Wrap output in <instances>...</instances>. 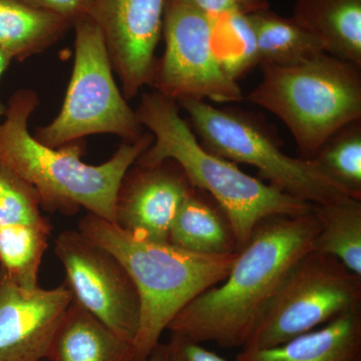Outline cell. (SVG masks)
<instances>
[{
	"mask_svg": "<svg viewBox=\"0 0 361 361\" xmlns=\"http://www.w3.org/2000/svg\"><path fill=\"white\" fill-rule=\"evenodd\" d=\"M32 90H20L9 99L0 122V161L37 190L42 209L71 216L85 208L115 224V203L126 173L153 144L152 133L135 142H123L101 165H89L85 139L49 148L28 130L30 116L39 106Z\"/></svg>",
	"mask_w": 361,
	"mask_h": 361,
	"instance_id": "cell-2",
	"label": "cell"
},
{
	"mask_svg": "<svg viewBox=\"0 0 361 361\" xmlns=\"http://www.w3.org/2000/svg\"><path fill=\"white\" fill-rule=\"evenodd\" d=\"M28 6L58 14L73 21L90 16L92 0H21Z\"/></svg>",
	"mask_w": 361,
	"mask_h": 361,
	"instance_id": "cell-25",
	"label": "cell"
},
{
	"mask_svg": "<svg viewBox=\"0 0 361 361\" xmlns=\"http://www.w3.org/2000/svg\"><path fill=\"white\" fill-rule=\"evenodd\" d=\"M177 104L190 116L204 148L232 163L257 169L263 179L285 193L311 205L348 197L360 199L327 177L314 160L286 155L277 140L251 116L201 99H182Z\"/></svg>",
	"mask_w": 361,
	"mask_h": 361,
	"instance_id": "cell-6",
	"label": "cell"
},
{
	"mask_svg": "<svg viewBox=\"0 0 361 361\" xmlns=\"http://www.w3.org/2000/svg\"><path fill=\"white\" fill-rule=\"evenodd\" d=\"M163 33L165 52L157 61L151 82L156 92L175 102L208 99L229 104L244 99L238 82L226 75L215 58L206 14L167 0Z\"/></svg>",
	"mask_w": 361,
	"mask_h": 361,
	"instance_id": "cell-9",
	"label": "cell"
},
{
	"mask_svg": "<svg viewBox=\"0 0 361 361\" xmlns=\"http://www.w3.org/2000/svg\"><path fill=\"white\" fill-rule=\"evenodd\" d=\"M234 1L240 11L245 14L269 8V4L266 0H234Z\"/></svg>",
	"mask_w": 361,
	"mask_h": 361,
	"instance_id": "cell-27",
	"label": "cell"
},
{
	"mask_svg": "<svg viewBox=\"0 0 361 361\" xmlns=\"http://www.w3.org/2000/svg\"><path fill=\"white\" fill-rule=\"evenodd\" d=\"M247 16L255 33L260 66H295L325 54L322 42L292 18H282L269 8Z\"/></svg>",
	"mask_w": 361,
	"mask_h": 361,
	"instance_id": "cell-20",
	"label": "cell"
},
{
	"mask_svg": "<svg viewBox=\"0 0 361 361\" xmlns=\"http://www.w3.org/2000/svg\"><path fill=\"white\" fill-rule=\"evenodd\" d=\"M312 160L327 177L361 199V120L334 133Z\"/></svg>",
	"mask_w": 361,
	"mask_h": 361,
	"instance_id": "cell-23",
	"label": "cell"
},
{
	"mask_svg": "<svg viewBox=\"0 0 361 361\" xmlns=\"http://www.w3.org/2000/svg\"><path fill=\"white\" fill-rule=\"evenodd\" d=\"M78 231L113 253L125 266L141 302L134 361H146L161 334L188 303L229 274L237 253H192L170 242L134 238L114 223L87 213Z\"/></svg>",
	"mask_w": 361,
	"mask_h": 361,
	"instance_id": "cell-4",
	"label": "cell"
},
{
	"mask_svg": "<svg viewBox=\"0 0 361 361\" xmlns=\"http://www.w3.org/2000/svg\"><path fill=\"white\" fill-rule=\"evenodd\" d=\"M291 18L326 54L361 68V0H296Z\"/></svg>",
	"mask_w": 361,
	"mask_h": 361,
	"instance_id": "cell-17",
	"label": "cell"
},
{
	"mask_svg": "<svg viewBox=\"0 0 361 361\" xmlns=\"http://www.w3.org/2000/svg\"><path fill=\"white\" fill-rule=\"evenodd\" d=\"M73 21L21 0H0V51L23 61L59 42Z\"/></svg>",
	"mask_w": 361,
	"mask_h": 361,
	"instance_id": "cell-18",
	"label": "cell"
},
{
	"mask_svg": "<svg viewBox=\"0 0 361 361\" xmlns=\"http://www.w3.org/2000/svg\"><path fill=\"white\" fill-rule=\"evenodd\" d=\"M247 99L278 116L303 159L312 160L334 133L361 120V68L322 54L290 66L261 65Z\"/></svg>",
	"mask_w": 361,
	"mask_h": 361,
	"instance_id": "cell-5",
	"label": "cell"
},
{
	"mask_svg": "<svg viewBox=\"0 0 361 361\" xmlns=\"http://www.w3.org/2000/svg\"><path fill=\"white\" fill-rule=\"evenodd\" d=\"M71 301L65 284L26 289L0 270V361L47 358Z\"/></svg>",
	"mask_w": 361,
	"mask_h": 361,
	"instance_id": "cell-14",
	"label": "cell"
},
{
	"mask_svg": "<svg viewBox=\"0 0 361 361\" xmlns=\"http://www.w3.org/2000/svg\"><path fill=\"white\" fill-rule=\"evenodd\" d=\"M73 300L127 341L134 343L141 302L129 273L110 251L80 231L66 230L54 241Z\"/></svg>",
	"mask_w": 361,
	"mask_h": 361,
	"instance_id": "cell-10",
	"label": "cell"
},
{
	"mask_svg": "<svg viewBox=\"0 0 361 361\" xmlns=\"http://www.w3.org/2000/svg\"><path fill=\"white\" fill-rule=\"evenodd\" d=\"M193 190L174 161L134 164L116 194L115 225L134 238L169 242L173 221Z\"/></svg>",
	"mask_w": 361,
	"mask_h": 361,
	"instance_id": "cell-13",
	"label": "cell"
},
{
	"mask_svg": "<svg viewBox=\"0 0 361 361\" xmlns=\"http://www.w3.org/2000/svg\"><path fill=\"white\" fill-rule=\"evenodd\" d=\"M168 361H227L198 342L171 334L167 343Z\"/></svg>",
	"mask_w": 361,
	"mask_h": 361,
	"instance_id": "cell-24",
	"label": "cell"
},
{
	"mask_svg": "<svg viewBox=\"0 0 361 361\" xmlns=\"http://www.w3.org/2000/svg\"><path fill=\"white\" fill-rule=\"evenodd\" d=\"M11 63V59L8 58L4 52L0 51V77H1L2 73H4V71L6 70L7 66H8ZM6 106H4V104H1V102H0V122H1V118L6 116Z\"/></svg>",
	"mask_w": 361,
	"mask_h": 361,
	"instance_id": "cell-29",
	"label": "cell"
},
{
	"mask_svg": "<svg viewBox=\"0 0 361 361\" xmlns=\"http://www.w3.org/2000/svg\"><path fill=\"white\" fill-rule=\"evenodd\" d=\"M73 27L75 61L63 108L33 137L54 149L97 134L116 135L123 142H137L144 127L116 84L99 25L90 16H84Z\"/></svg>",
	"mask_w": 361,
	"mask_h": 361,
	"instance_id": "cell-7",
	"label": "cell"
},
{
	"mask_svg": "<svg viewBox=\"0 0 361 361\" xmlns=\"http://www.w3.org/2000/svg\"><path fill=\"white\" fill-rule=\"evenodd\" d=\"M154 142L135 164L155 166L174 161L197 191L210 194L224 213L236 241L243 248L261 221L272 216H297L313 205L285 193L279 188L246 174L236 164L211 153L197 140L180 118L177 102L158 92H145L135 111Z\"/></svg>",
	"mask_w": 361,
	"mask_h": 361,
	"instance_id": "cell-3",
	"label": "cell"
},
{
	"mask_svg": "<svg viewBox=\"0 0 361 361\" xmlns=\"http://www.w3.org/2000/svg\"><path fill=\"white\" fill-rule=\"evenodd\" d=\"M319 230L312 251L332 256L361 276V200H343L313 205Z\"/></svg>",
	"mask_w": 361,
	"mask_h": 361,
	"instance_id": "cell-21",
	"label": "cell"
},
{
	"mask_svg": "<svg viewBox=\"0 0 361 361\" xmlns=\"http://www.w3.org/2000/svg\"><path fill=\"white\" fill-rule=\"evenodd\" d=\"M235 361H361V307L279 345L241 349Z\"/></svg>",
	"mask_w": 361,
	"mask_h": 361,
	"instance_id": "cell-15",
	"label": "cell"
},
{
	"mask_svg": "<svg viewBox=\"0 0 361 361\" xmlns=\"http://www.w3.org/2000/svg\"><path fill=\"white\" fill-rule=\"evenodd\" d=\"M51 361H134V343L123 338L75 301L56 329Z\"/></svg>",
	"mask_w": 361,
	"mask_h": 361,
	"instance_id": "cell-16",
	"label": "cell"
},
{
	"mask_svg": "<svg viewBox=\"0 0 361 361\" xmlns=\"http://www.w3.org/2000/svg\"><path fill=\"white\" fill-rule=\"evenodd\" d=\"M169 242L183 250L202 255L237 253L236 241L227 218L219 207L205 200L194 189L176 215Z\"/></svg>",
	"mask_w": 361,
	"mask_h": 361,
	"instance_id": "cell-19",
	"label": "cell"
},
{
	"mask_svg": "<svg viewBox=\"0 0 361 361\" xmlns=\"http://www.w3.org/2000/svg\"><path fill=\"white\" fill-rule=\"evenodd\" d=\"M146 361H168L167 343H159Z\"/></svg>",
	"mask_w": 361,
	"mask_h": 361,
	"instance_id": "cell-28",
	"label": "cell"
},
{
	"mask_svg": "<svg viewBox=\"0 0 361 361\" xmlns=\"http://www.w3.org/2000/svg\"><path fill=\"white\" fill-rule=\"evenodd\" d=\"M209 20L214 54L228 77L237 82L260 65L255 33L247 14L235 9Z\"/></svg>",
	"mask_w": 361,
	"mask_h": 361,
	"instance_id": "cell-22",
	"label": "cell"
},
{
	"mask_svg": "<svg viewBox=\"0 0 361 361\" xmlns=\"http://www.w3.org/2000/svg\"><path fill=\"white\" fill-rule=\"evenodd\" d=\"M167 0H92L90 18L103 33L125 99L151 85Z\"/></svg>",
	"mask_w": 361,
	"mask_h": 361,
	"instance_id": "cell-11",
	"label": "cell"
},
{
	"mask_svg": "<svg viewBox=\"0 0 361 361\" xmlns=\"http://www.w3.org/2000/svg\"><path fill=\"white\" fill-rule=\"evenodd\" d=\"M319 223L312 210L261 221L237 253L228 276L188 303L171 334L198 343L243 348L266 303L296 261L312 250Z\"/></svg>",
	"mask_w": 361,
	"mask_h": 361,
	"instance_id": "cell-1",
	"label": "cell"
},
{
	"mask_svg": "<svg viewBox=\"0 0 361 361\" xmlns=\"http://www.w3.org/2000/svg\"><path fill=\"white\" fill-rule=\"evenodd\" d=\"M172 1L197 9L206 14L208 18L239 9L234 0H172Z\"/></svg>",
	"mask_w": 361,
	"mask_h": 361,
	"instance_id": "cell-26",
	"label": "cell"
},
{
	"mask_svg": "<svg viewBox=\"0 0 361 361\" xmlns=\"http://www.w3.org/2000/svg\"><path fill=\"white\" fill-rule=\"evenodd\" d=\"M361 307V276L332 256L310 251L266 303L242 349L272 348Z\"/></svg>",
	"mask_w": 361,
	"mask_h": 361,
	"instance_id": "cell-8",
	"label": "cell"
},
{
	"mask_svg": "<svg viewBox=\"0 0 361 361\" xmlns=\"http://www.w3.org/2000/svg\"><path fill=\"white\" fill-rule=\"evenodd\" d=\"M30 183L0 161V270L26 289L37 288L52 232Z\"/></svg>",
	"mask_w": 361,
	"mask_h": 361,
	"instance_id": "cell-12",
	"label": "cell"
}]
</instances>
